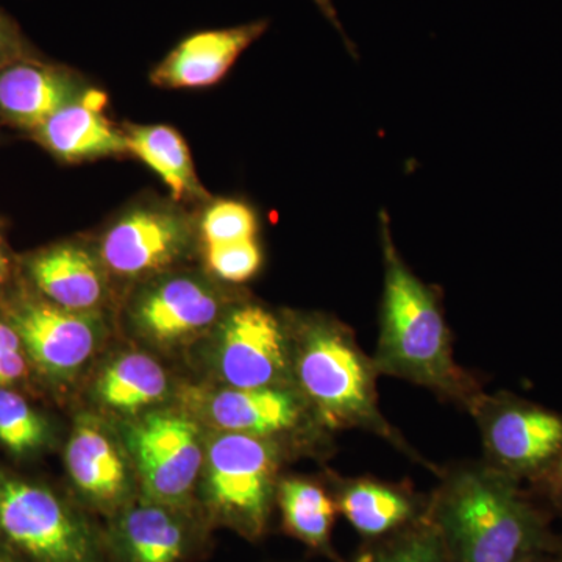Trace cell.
<instances>
[{
  "instance_id": "1",
  "label": "cell",
  "mask_w": 562,
  "mask_h": 562,
  "mask_svg": "<svg viewBox=\"0 0 562 562\" xmlns=\"http://www.w3.org/2000/svg\"><path fill=\"white\" fill-rule=\"evenodd\" d=\"M428 494V522L450 562H517L558 549L553 514L524 483L486 461L439 469Z\"/></svg>"
},
{
  "instance_id": "2",
  "label": "cell",
  "mask_w": 562,
  "mask_h": 562,
  "mask_svg": "<svg viewBox=\"0 0 562 562\" xmlns=\"http://www.w3.org/2000/svg\"><path fill=\"white\" fill-rule=\"evenodd\" d=\"M384 265L375 362L380 376L417 384L441 401L468 409L482 394V383L458 364L442 292L408 268L392 239L390 216L380 213Z\"/></svg>"
},
{
  "instance_id": "3",
  "label": "cell",
  "mask_w": 562,
  "mask_h": 562,
  "mask_svg": "<svg viewBox=\"0 0 562 562\" xmlns=\"http://www.w3.org/2000/svg\"><path fill=\"white\" fill-rule=\"evenodd\" d=\"M291 339L294 386L328 430H360L379 436L417 464L438 475L430 464L384 417L379 403L376 371L355 331L324 313L284 314Z\"/></svg>"
},
{
  "instance_id": "4",
  "label": "cell",
  "mask_w": 562,
  "mask_h": 562,
  "mask_svg": "<svg viewBox=\"0 0 562 562\" xmlns=\"http://www.w3.org/2000/svg\"><path fill=\"white\" fill-rule=\"evenodd\" d=\"M291 450L243 432L220 431L205 447L203 517L250 542L268 535L281 462Z\"/></svg>"
},
{
  "instance_id": "5",
  "label": "cell",
  "mask_w": 562,
  "mask_h": 562,
  "mask_svg": "<svg viewBox=\"0 0 562 562\" xmlns=\"http://www.w3.org/2000/svg\"><path fill=\"white\" fill-rule=\"evenodd\" d=\"M0 542L29 562H109L103 530L46 484L0 471Z\"/></svg>"
},
{
  "instance_id": "6",
  "label": "cell",
  "mask_w": 562,
  "mask_h": 562,
  "mask_svg": "<svg viewBox=\"0 0 562 562\" xmlns=\"http://www.w3.org/2000/svg\"><path fill=\"white\" fill-rule=\"evenodd\" d=\"M479 427L483 460L531 484L562 458V413L509 391L476 395L465 409Z\"/></svg>"
},
{
  "instance_id": "7",
  "label": "cell",
  "mask_w": 562,
  "mask_h": 562,
  "mask_svg": "<svg viewBox=\"0 0 562 562\" xmlns=\"http://www.w3.org/2000/svg\"><path fill=\"white\" fill-rule=\"evenodd\" d=\"M139 473L140 497L192 509V495L205 462V447L194 422L173 413L147 414L125 435Z\"/></svg>"
},
{
  "instance_id": "8",
  "label": "cell",
  "mask_w": 562,
  "mask_h": 562,
  "mask_svg": "<svg viewBox=\"0 0 562 562\" xmlns=\"http://www.w3.org/2000/svg\"><path fill=\"white\" fill-rule=\"evenodd\" d=\"M214 364L227 387L294 386L286 319L260 303L231 306L217 327Z\"/></svg>"
},
{
  "instance_id": "9",
  "label": "cell",
  "mask_w": 562,
  "mask_h": 562,
  "mask_svg": "<svg viewBox=\"0 0 562 562\" xmlns=\"http://www.w3.org/2000/svg\"><path fill=\"white\" fill-rule=\"evenodd\" d=\"M210 419L221 431L243 432L279 442L288 450H331L335 432L322 424L295 386L225 387L209 401Z\"/></svg>"
},
{
  "instance_id": "10",
  "label": "cell",
  "mask_w": 562,
  "mask_h": 562,
  "mask_svg": "<svg viewBox=\"0 0 562 562\" xmlns=\"http://www.w3.org/2000/svg\"><path fill=\"white\" fill-rule=\"evenodd\" d=\"M210 528L202 513L140 497L109 517L103 543L109 562H194Z\"/></svg>"
},
{
  "instance_id": "11",
  "label": "cell",
  "mask_w": 562,
  "mask_h": 562,
  "mask_svg": "<svg viewBox=\"0 0 562 562\" xmlns=\"http://www.w3.org/2000/svg\"><path fill=\"white\" fill-rule=\"evenodd\" d=\"M192 241V224L183 211L168 205H136L105 232L101 260L121 277L150 276L179 261Z\"/></svg>"
},
{
  "instance_id": "12",
  "label": "cell",
  "mask_w": 562,
  "mask_h": 562,
  "mask_svg": "<svg viewBox=\"0 0 562 562\" xmlns=\"http://www.w3.org/2000/svg\"><path fill=\"white\" fill-rule=\"evenodd\" d=\"M10 324L27 357L57 382L72 379L101 341V322L94 314L69 312L50 302L21 303L11 312Z\"/></svg>"
},
{
  "instance_id": "13",
  "label": "cell",
  "mask_w": 562,
  "mask_h": 562,
  "mask_svg": "<svg viewBox=\"0 0 562 562\" xmlns=\"http://www.w3.org/2000/svg\"><path fill=\"white\" fill-rule=\"evenodd\" d=\"M339 516L360 536L361 542H376L428 520V494L408 483L383 482L372 476L327 479Z\"/></svg>"
},
{
  "instance_id": "14",
  "label": "cell",
  "mask_w": 562,
  "mask_h": 562,
  "mask_svg": "<svg viewBox=\"0 0 562 562\" xmlns=\"http://www.w3.org/2000/svg\"><path fill=\"white\" fill-rule=\"evenodd\" d=\"M225 313L221 292L194 276L158 280L140 292L132 310L136 328L158 344L194 338L220 322Z\"/></svg>"
},
{
  "instance_id": "15",
  "label": "cell",
  "mask_w": 562,
  "mask_h": 562,
  "mask_svg": "<svg viewBox=\"0 0 562 562\" xmlns=\"http://www.w3.org/2000/svg\"><path fill=\"white\" fill-rule=\"evenodd\" d=\"M65 460L70 482L95 512L111 517L135 501L127 457L101 420L90 416L77 420Z\"/></svg>"
},
{
  "instance_id": "16",
  "label": "cell",
  "mask_w": 562,
  "mask_h": 562,
  "mask_svg": "<svg viewBox=\"0 0 562 562\" xmlns=\"http://www.w3.org/2000/svg\"><path fill=\"white\" fill-rule=\"evenodd\" d=\"M268 27L269 21L260 20L192 33L151 70V83L176 90L213 87L227 76L244 52L260 40Z\"/></svg>"
},
{
  "instance_id": "17",
  "label": "cell",
  "mask_w": 562,
  "mask_h": 562,
  "mask_svg": "<svg viewBox=\"0 0 562 562\" xmlns=\"http://www.w3.org/2000/svg\"><path fill=\"white\" fill-rule=\"evenodd\" d=\"M105 102L101 92L88 91L57 111L38 128L44 146L70 162L127 154L124 132L114 127L103 114Z\"/></svg>"
},
{
  "instance_id": "18",
  "label": "cell",
  "mask_w": 562,
  "mask_h": 562,
  "mask_svg": "<svg viewBox=\"0 0 562 562\" xmlns=\"http://www.w3.org/2000/svg\"><path fill=\"white\" fill-rule=\"evenodd\" d=\"M105 266L85 247L63 244L29 262L33 283L47 302L77 313H92L105 297Z\"/></svg>"
},
{
  "instance_id": "19",
  "label": "cell",
  "mask_w": 562,
  "mask_h": 562,
  "mask_svg": "<svg viewBox=\"0 0 562 562\" xmlns=\"http://www.w3.org/2000/svg\"><path fill=\"white\" fill-rule=\"evenodd\" d=\"M77 83L68 70L40 63H14L0 70V110L24 127L40 128L85 94Z\"/></svg>"
},
{
  "instance_id": "20",
  "label": "cell",
  "mask_w": 562,
  "mask_h": 562,
  "mask_svg": "<svg viewBox=\"0 0 562 562\" xmlns=\"http://www.w3.org/2000/svg\"><path fill=\"white\" fill-rule=\"evenodd\" d=\"M277 509L288 536L331 562H346L333 546V528L339 513L327 480L280 479Z\"/></svg>"
},
{
  "instance_id": "21",
  "label": "cell",
  "mask_w": 562,
  "mask_h": 562,
  "mask_svg": "<svg viewBox=\"0 0 562 562\" xmlns=\"http://www.w3.org/2000/svg\"><path fill=\"white\" fill-rule=\"evenodd\" d=\"M127 149L149 166L171 191L176 202L209 198L195 173L190 147L169 125H125Z\"/></svg>"
},
{
  "instance_id": "22",
  "label": "cell",
  "mask_w": 562,
  "mask_h": 562,
  "mask_svg": "<svg viewBox=\"0 0 562 562\" xmlns=\"http://www.w3.org/2000/svg\"><path fill=\"white\" fill-rule=\"evenodd\" d=\"M168 375L157 360L144 353H124L103 369L95 392L113 412L135 414L160 402L168 392Z\"/></svg>"
},
{
  "instance_id": "23",
  "label": "cell",
  "mask_w": 562,
  "mask_h": 562,
  "mask_svg": "<svg viewBox=\"0 0 562 562\" xmlns=\"http://www.w3.org/2000/svg\"><path fill=\"white\" fill-rule=\"evenodd\" d=\"M50 441L43 414L18 392L0 387V443L16 457L40 452Z\"/></svg>"
},
{
  "instance_id": "24",
  "label": "cell",
  "mask_w": 562,
  "mask_h": 562,
  "mask_svg": "<svg viewBox=\"0 0 562 562\" xmlns=\"http://www.w3.org/2000/svg\"><path fill=\"white\" fill-rule=\"evenodd\" d=\"M346 562H450L438 531L430 522L376 542H361Z\"/></svg>"
},
{
  "instance_id": "25",
  "label": "cell",
  "mask_w": 562,
  "mask_h": 562,
  "mask_svg": "<svg viewBox=\"0 0 562 562\" xmlns=\"http://www.w3.org/2000/svg\"><path fill=\"white\" fill-rule=\"evenodd\" d=\"M201 235L205 247L257 239V214L244 202H214L202 216Z\"/></svg>"
},
{
  "instance_id": "26",
  "label": "cell",
  "mask_w": 562,
  "mask_h": 562,
  "mask_svg": "<svg viewBox=\"0 0 562 562\" xmlns=\"http://www.w3.org/2000/svg\"><path fill=\"white\" fill-rule=\"evenodd\" d=\"M205 258L210 271L228 283L250 280L262 265L261 247L257 239L205 247Z\"/></svg>"
},
{
  "instance_id": "27",
  "label": "cell",
  "mask_w": 562,
  "mask_h": 562,
  "mask_svg": "<svg viewBox=\"0 0 562 562\" xmlns=\"http://www.w3.org/2000/svg\"><path fill=\"white\" fill-rule=\"evenodd\" d=\"M27 353L13 325L0 322V387H9L27 375Z\"/></svg>"
},
{
  "instance_id": "28",
  "label": "cell",
  "mask_w": 562,
  "mask_h": 562,
  "mask_svg": "<svg viewBox=\"0 0 562 562\" xmlns=\"http://www.w3.org/2000/svg\"><path fill=\"white\" fill-rule=\"evenodd\" d=\"M532 497L542 503L553 516L562 519V458L557 465L538 482L528 484Z\"/></svg>"
},
{
  "instance_id": "29",
  "label": "cell",
  "mask_w": 562,
  "mask_h": 562,
  "mask_svg": "<svg viewBox=\"0 0 562 562\" xmlns=\"http://www.w3.org/2000/svg\"><path fill=\"white\" fill-rule=\"evenodd\" d=\"M313 2L316 3L317 9H319L322 14L327 18L333 27L339 32V35H341L344 44H346L350 54L353 55V57H357V49H355L353 43H351V40L349 36H347V33L344 32L341 21H339L338 11H336V7L335 3H333V0H313Z\"/></svg>"
},
{
  "instance_id": "30",
  "label": "cell",
  "mask_w": 562,
  "mask_h": 562,
  "mask_svg": "<svg viewBox=\"0 0 562 562\" xmlns=\"http://www.w3.org/2000/svg\"><path fill=\"white\" fill-rule=\"evenodd\" d=\"M11 43H13V33H11L9 22L0 16V52L9 49Z\"/></svg>"
},
{
  "instance_id": "31",
  "label": "cell",
  "mask_w": 562,
  "mask_h": 562,
  "mask_svg": "<svg viewBox=\"0 0 562 562\" xmlns=\"http://www.w3.org/2000/svg\"><path fill=\"white\" fill-rule=\"evenodd\" d=\"M0 562H29L27 560H24V558L21 557V554H18L14 552V550H11L9 546H5V543L0 542Z\"/></svg>"
},
{
  "instance_id": "32",
  "label": "cell",
  "mask_w": 562,
  "mask_h": 562,
  "mask_svg": "<svg viewBox=\"0 0 562 562\" xmlns=\"http://www.w3.org/2000/svg\"><path fill=\"white\" fill-rule=\"evenodd\" d=\"M7 273H9V260H7L5 247H3L2 236H0V290L5 283Z\"/></svg>"
},
{
  "instance_id": "33",
  "label": "cell",
  "mask_w": 562,
  "mask_h": 562,
  "mask_svg": "<svg viewBox=\"0 0 562 562\" xmlns=\"http://www.w3.org/2000/svg\"><path fill=\"white\" fill-rule=\"evenodd\" d=\"M517 562H560L558 561L557 553H538L531 554V557L524 558V560Z\"/></svg>"
},
{
  "instance_id": "34",
  "label": "cell",
  "mask_w": 562,
  "mask_h": 562,
  "mask_svg": "<svg viewBox=\"0 0 562 562\" xmlns=\"http://www.w3.org/2000/svg\"><path fill=\"white\" fill-rule=\"evenodd\" d=\"M554 553H557L558 561L562 562V532L558 535V549Z\"/></svg>"
}]
</instances>
